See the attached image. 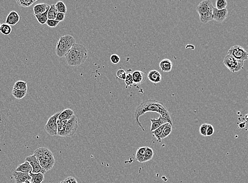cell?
Wrapping results in <instances>:
<instances>
[{
	"instance_id": "6da1fadb",
	"label": "cell",
	"mask_w": 248,
	"mask_h": 183,
	"mask_svg": "<svg viewBox=\"0 0 248 183\" xmlns=\"http://www.w3.org/2000/svg\"><path fill=\"white\" fill-rule=\"evenodd\" d=\"M148 112H157L160 114L163 118L167 121L168 122L173 126V121L170 116V113L163 102L153 99H147L141 102L137 107L134 112V117L137 124L141 128L143 131L145 129L140 122L139 118L141 116Z\"/></svg>"
},
{
	"instance_id": "7a4b0ae2",
	"label": "cell",
	"mask_w": 248,
	"mask_h": 183,
	"mask_svg": "<svg viewBox=\"0 0 248 183\" xmlns=\"http://www.w3.org/2000/svg\"><path fill=\"white\" fill-rule=\"evenodd\" d=\"M67 64L77 67L83 64L88 58V51L82 44L75 43L65 56Z\"/></svg>"
},
{
	"instance_id": "3957f363",
	"label": "cell",
	"mask_w": 248,
	"mask_h": 183,
	"mask_svg": "<svg viewBox=\"0 0 248 183\" xmlns=\"http://www.w3.org/2000/svg\"><path fill=\"white\" fill-rule=\"evenodd\" d=\"M213 5L209 0L203 1L196 7L199 15V19L203 23L206 24L213 20Z\"/></svg>"
},
{
	"instance_id": "277c9868",
	"label": "cell",
	"mask_w": 248,
	"mask_h": 183,
	"mask_svg": "<svg viewBox=\"0 0 248 183\" xmlns=\"http://www.w3.org/2000/svg\"><path fill=\"white\" fill-rule=\"evenodd\" d=\"M76 43V40L73 36L69 34L62 36L57 44L56 53L59 58L65 56L72 46Z\"/></svg>"
},
{
	"instance_id": "5b68a950",
	"label": "cell",
	"mask_w": 248,
	"mask_h": 183,
	"mask_svg": "<svg viewBox=\"0 0 248 183\" xmlns=\"http://www.w3.org/2000/svg\"><path fill=\"white\" fill-rule=\"evenodd\" d=\"M223 63L230 71L235 73L241 70L244 66V61L236 59L230 54H227L223 59Z\"/></svg>"
},
{
	"instance_id": "8992f818",
	"label": "cell",
	"mask_w": 248,
	"mask_h": 183,
	"mask_svg": "<svg viewBox=\"0 0 248 183\" xmlns=\"http://www.w3.org/2000/svg\"><path fill=\"white\" fill-rule=\"evenodd\" d=\"M60 112L55 113L54 115L50 117L47 122L44 128L46 132L50 136H57V121Z\"/></svg>"
},
{
	"instance_id": "52a82bcc",
	"label": "cell",
	"mask_w": 248,
	"mask_h": 183,
	"mask_svg": "<svg viewBox=\"0 0 248 183\" xmlns=\"http://www.w3.org/2000/svg\"><path fill=\"white\" fill-rule=\"evenodd\" d=\"M34 155L39 161H55L53 153L47 148H38L34 151Z\"/></svg>"
},
{
	"instance_id": "ba28073f",
	"label": "cell",
	"mask_w": 248,
	"mask_h": 183,
	"mask_svg": "<svg viewBox=\"0 0 248 183\" xmlns=\"http://www.w3.org/2000/svg\"><path fill=\"white\" fill-rule=\"evenodd\" d=\"M228 54L231 55L236 59L244 62L248 58V52L244 49V48L238 45L232 47L229 50Z\"/></svg>"
},
{
	"instance_id": "9c48e42d",
	"label": "cell",
	"mask_w": 248,
	"mask_h": 183,
	"mask_svg": "<svg viewBox=\"0 0 248 183\" xmlns=\"http://www.w3.org/2000/svg\"><path fill=\"white\" fill-rule=\"evenodd\" d=\"M78 126L77 118L76 116L74 115L70 119L67 121L64 137H70L74 135L77 130Z\"/></svg>"
},
{
	"instance_id": "30bf717a",
	"label": "cell",
	"mask_w": 248,
	"mask_h": 183,
	"mask_svg": "<svg viewBox=\"0 0 248 183\" xmlns=\"http://www.w3.org/2000/svg\"><path fill=\"white\" fill-rule=\"evenodd\" d=\"M26 161H27L30 163L31 166L33 168V171L31 173L34 174L36 173H41L43 174L47 173V171L41 167L39 161L37 159L36 156L34 154L31 156H28L26 158Z\"/></svg>"
},
{
	"instance_id": "8fae6325",
	"label": "cell",
	"mask_w": 248,
	"mask_h": 183,
	"mask_svg": "<svg viewBox=\"0 0 248 183\" xmlns=\"http://www.w3.org/2000/svg\"><path fill=\"white\" fill-rule=\"evenodd\" d=\"M228 11L226 9L219 10L215 7L213 9V20L218 22H223L228 16Z\"/></svg>"
},
{
	"instance_id": "7c38bea8",
	"label": "cell",
	"mask_w": 248,
	"mask_h": 183,
	"mask_svg": "<svg viewBox=\"0 0 248 183\" xmlns=\"http://www.w3.org/2000/svg\"><path fill=\"white\" fill-rule=\"evenodd\" d=\"M20 19V15L17 12L12 11L9 13L5 20L6 24L9 26H15L19 22Z\"/></svg>"
},
{
	"instance_id": "4fadbf2b",
	"label": "cell",
	"mask_w": 248,
	"mask_h": 183,
	"mask_svg": "<svg viewBox=\"0 0 248 183\" xmlns=\"http://www.w3.org/2000/svg\"><path fill=\"white\" fill-rule=\"evenodd\" d=\"M133 81L137 85H141L146 80L147 76L144 72L141 71H135L132 74Z\"/></svg>"
},
{
	"instance_id": "5bb4252c",
	"label": "cell",
	"mask_w": 248,
	"mask_h": 183,
	"mask_svg": "<svg viewBox=\"0 0 248 183\" xmlns=\"http://www.w3.org/2000/svg\"><path fill=\"white\" fill-rule=\"evenodd\" d=\"M12 176L15 180V183H24L26 181H30V176L27 173H21L18 171H14Z\"/></svg>"
},
{
	"instance_id": "9a60e30c",
	"label": "cell",
	"mask_w": 248,
	"mask_h": 183,
	"mask_svg": "<svg viewBox=\"0 0 248 183\" xmlns=\"http://www.w3.org/2000/svg\"><path fill=\"white\" fill-rule=\"evenodd\" d=\"M147 78L150 82L154 84H157L162 82V75L159 71L156 70L149 71L147 75Z\"/></svg>"
},
{
	"instance_id": "2e32d148",
	"label": "cell",
	"mask_w": 248,
	"mask_h": 183,
	"mask_svg": "<svg viewBox=\"0 0 248 183\" xmlns=\"http://www.w3.org/2000/svg\"><path fill=\"white\" fill-rule=\"evenodd\" d=\"M150 121L151 123V128H150L151 131H155L156 129L158 128L161 126L168 122L166 120L165 118H163V117H162L161 116H160L158 119H151Z\"/></svg>"
},
{
	"instance_id": "e0dca14e",
	"label": "cell",
	"mask_w": 248,
	"mask_h": 183,
	"mask_svg": "<svg viewBox=\"0 0 248 183\" xmlns=\"http://www.w3.org/2000/svg\"><path fill=\"white\" fill-rule=\"evenodd\" d=\"M49 8L50 5L46 3L37 4L34 5L33 8L34 15L45 13L49 9Z\"/></svg>"
},
{
	"instance_id": "ac0fdd59",
	"label": "cell",
	"mask_w": 248,
	"mask_h": 183,
	"mask_svg": "<svg viewBox=\"0 0 248 183\" xmlns=\"http://www.w3.org/2000/svg\"><path fill=\"white\" fill-rule=\"evenodd\" d=\"M159 67L163 72H169L172 70L173 63L170 60L165 59L160 62Z\"/></svg>"
},
{
	"instance_id": "d6986e66",
	"label": "cell",
	"mask_w": 248,
	"mask_h": 183,
	"mask_svg": "<svg viewBox=\"0 0 248 183\" xmlns=\"http://www.w3.org/2000/svg\"><path fill=\"white\" fill-rule=\"evenodd\" d=\"M32 171H33L32 167L30 164V163L27 161H25V162L23 164L19 165L15 170V171L21 172V173H27V174H30L31 173Z\"/></svg>"
},
{
	"instance_id": "ffe728a7",
	"label": "cell",
	"mask_w": 248,
	"mask_h": 183,
	"mask_svg": "<svg viewBox=\"0 0 248 183\" xmlns=\"http://www.w3.org/2000/svg\"><path fill=\"white\" fill-rule=\"evenodd\" d=\"M74 115H75V114L73 110L70 109H66L60 112L58 119L61 121H69Z\"/></svg>"
},
{
	"instance_id": "44dd1931",
	"label": "cell",
	"mask_w": 248,
	"mask_h": 183,
	"mask_svg": "<svg viewBox=\"0 0 248 183\" xmlns=\"http://www.w3.org/2000/svg\"><path fill=\"white\" fill-rule=\"evenodd\" d=\"M68 121H61L58 118L57 121V136L63 137L64 135L65 128L66 126L67 123Z\"/></svg>"
},
{
	"instance_id": "7402d4cb",
	"label": "cell",
	"mask_w": 248,
	"mask_h": 183,
	"mask_svg": "<svg viewBox=\"0 0 248 183\" xmlns=\"http://www.w3.org/2000/svg\"><path fill=\"white\" fill-rule=\"evenodd\" d=\"M30 176V181L31 183H42L44 180V174L43 173H39L34 174L30 173L29 174Z\"/></svg>"
},
{
	"instance_id": "603a6c76",
	"label": "cell",
	"mask_w": 248,
	"mask_h": 183,
	"mask_svg": "<svg viewBox=\"0 0 248 183\" xmlns=\"http://www.w3.org/2000/svg\"><path fill=\"white\" fill-rule=\"evenodd\" d=\"M146 150V147H141L139 148L136 151V159L139 163H142Z\"/></svg>"
},
{
	"instance_id": "cb8c5ba5",
	"label": "cell",
	"mask_w": 248,
	"mask_h": 183,
	"mask_svg": "<svg viewBox=\"0 0 248 183\" xmlns=\"http://www.w3.org/2000/svg\"><path fill=\"white\" fill-rule=\"evenodd\" d=\"M166 124H166H164V125H163L161 126L160 127H159L158 128L156 129L155 131H151V133L153 135V136L156 138L158 142H160L162 141L161 136H162L163 131L164 128H165V126L166 125Z\"/></svg>"
},
{
	"instance_id": "d4e9b609",
	"label": "cell",
	"mask_w": 248,
	"mask_h": 183,
	"mask_svg": "<svg viewBox=\"0 0 248 183\" xmlns=\"http://www.w3.org/2000/svg\"><path fill=\"white\" fill-rule=\"evenodd\" d=\"M57 13H58V12L56 9L55 5L51 4V5H50V8L48 12V20H55Z\"/></svg>"
},
{
	"instance_id": "484cf974",
	"label": "cell",
	"mask_w": 248,
	"mask_h": 183,
	"mask_svg": "<svg viewBox=\"0 0 248 183\" xmlns=\"http://www.w3.org/2000/svg\"><path fill=\"white\" fill-rule=\"evenodd\" d=\"M28 87L27 82L22 80H19L14 85L13 90H26L27 91Z\"/></svg>"
},
{
	"instance_id": "4316f807",
	"label": "cell",
	"mask_w": 248,
	"mask_h": 183,
	"mask_svg": "<svg viewBox=\"0 0 248 183\" xmlns=\"http://www.w3.org/2000/svg\"><path fill=\"white\" fill-rule=\"evenodd\" d=\"M27 91L26 90H12V95L15 99L21 100L26 96Z\"/></svg>"
},
{
	"instance_id": "83f0119b",
	"label": "cell",
	"mask_w": 248,
	"mask_h": 183,
	"mask_svg": "<svg viewBox=\"0 0 248 183\" xmlns=\"http://www.w3.org/2000/svg\"><path fill=\"white\" fill-rule=\"evenodd\" d=\"M39 162L41 167L47 172L51 170L55 164V161H39Z\"/></svg>"
},
{
	"instance_id": "f1b7e54d",
	"label": "cell",
	"mask_w": 248,
	"mask_h": 183,
	"mask_svg": "<svg viewBox=\"0 0 248 183\" xmlns=\"http://www.w3.org/2000/svg\"><path fill=\"white\" fill-rule=\"evenodd\" d=\"M12 27L6 23L2 24L0 27V32L4 36H9L12 32Z\"/></svg>"
},
{
	"instance_id": "f546056e",
	"label": "cell",
	"mask_w": 248,
	"mask_h": 183,
	"mask_svg": "<svg viewBox=\"0 0 248 183\" xmlns=\"http://www.w3.org/2000/svg\"><path fill=\"white\" fill-rule=\"evenodd\" d=\"M48 10H48L45 13H44L34 15L36 19L37 20L38 22H39V23L41 25L45 24L47 22V21L48 20L47 14Z\"/></svg>"
},
{
	"instance_id": "4dcf8cb0",
	"label": "cell",
	"mask_w": 248,
	"mask_h": 183,
	"mask_svg": "<svg viewBox=\"0 0 248 183\" xmlns=\"http://www.w3.org/2000/svg\"><path fill=\"white\" fill-rule=\"evenodd\" d=\"M37 0H16V2L20 7H28L37 2Z\"/></svg>"
},
{
	"instance_id": "1f68e13d",
	"label": "cell",
	"mask_w": 248,
	"mask_h": 183,
	"mask_svg": "<svg viewBox=\"0 0 248 183\" xmlns=\"http://www.w3.org/2000/svg\"><path fill=\"white\" fill-rule=\"evenodd\" d=\"M153 155H154V152H153L152 149L149 147H146V150L145 156H144L142 163H145V162L149 161L150 160H152V158L153 157Z\"/></svg>"
},
{
	"instance_id": "d6a6232c",
	"label": "cell",
	"mask_w": 248,
	"mask_h": 183,
	"mask_svg": "<svg viewBox=\"0 0 248 183\" xmlns=\"http://www.w3.org/2000/svg\"><path fill=\"white\" fill-rule=\"evenodd\" d=\"M172 126L169 123L167 122L166 125L165 126L163 129V132H162V136H161V139H163L167 137L169 135H170L172 131Z\"/></svg>"
},
{
	"instance_id": "836d02e7",
	"label": "cell",
	"mask_w": 248,
	"mask_h": 183,
	"mask_svg": "<svg viewBox=\"0 0 248 183\" xmlns=\"http://www.w3.org/2000/svg\"><path fill=\"white\" fill-rule=\"evenodd\" d=\"M55 5L56 9L58 13H63L66 14L67 12L66 5H65V3L63 1H58L57 2Z\"/></svg>"
},
{
	"instance_id": "e575fe53",
	"label": "cell",
	"mask_w": 248,
	"mask_h": 183,
	"mask_svg": "<svg viewBox=\"0 0 248 183\" xmlns=\"http://www.w3.org/2000/svg\"><path fill=\"white\" fill-rule=\"evenodd\" d=\"M228 2L226 0H217L216 1V7L219 10L226 9Z\"/></svg>"
},
{
	"instance_id": "d590c367",
	"label": "cell",
	"mask_w": 248,
	"mask_h": 183,
	"mask_svg": "<svg viewBox=\"0 0 248 183\" xmlns=\"http://www.w3.org/2000/svg\"><path fill=\"white\" fill-rule=\"evenodd\" d=\"M124 81H125V83H126V86H127V87H126L127 88V87H130V88L134 84L131 73H128L127 75L126 79H125Z\"/></svg>"
},
{
	"instance_id": "8d00e7d4",
	"label": "cell",
	"mask_w": 248,
	"mask_h": 183,
	"mask_svg": "<svg viewBox=\"0 0 248 183\" xmlns=\"http://www.w3.org/2000/svg\"><path fill=\"white\" fill-rule=\"evenodd\" d=\"M127 75V74L126 73V71L123 69H121L117 70V72H116L117 78L121 80H125Z\"/></svg>"
},
{
	"instance_id": "74e56055",
	"label": "cell",
	"mask_w": 248,
	"mask_h": 183,
	"mask_svg": "<svg viewBox=\"0 0 248 183\" xmlns=\"http://www.w3.org/2000/svg\"><path fill=\"white\" fill-rule=\"evenodd\" d=\"M59 23V22L57 21L56 20H48V19L46 24L49 27H55L58 26Z\"/></svg>"
},
{
	"instance_id": "f35d334b",
	"label": "cell",
	"mask_w": 248,
	"mask_h": 183,
	"mask_svg": "<svg viewBox=\"0 0 248 183\" xmlns=\"http://www.w3.org/2000/svg\"><path fill=\"white\" fill-rule=\"evenodd\" d=\"M208 124L204 123L199 128V132L201 135L204 137L206 136V131H207V128Z\"/></svg>"
},
{
	"instance_id": "ab89813d",
	"label": "cell",
	"mask_w": 248,
	"mask_h": 183,
	"mask_svg": "<svg viewBox=\"0 0 248 183\" xmlns=\"http://www.w3.org/2000/svg\"><path fill=\"white\" fill-rule=\"evenodd\" d=\"M110 60L113 64L116 65L120 61V57L117 54H112L110 57Z\"/></svg>"
},
{
	"instance_id": "60d3db41",
	"label": "cell",
	"mask_w": 248,
	"mask_h": 183,
	"mask_svg": "<svg viewBox=\"0 0 248 183\" xmlns=\"http://www.w3.org/2000/svg\"><path fill=\"white\" fill-rule=\"evenodd\" d=\"M214 133V127L211 125L208 124L207 128V131H206V136H212Z\"/></svg>"
},
{
	"instance_id": "b9f144b4",
	"label": "cell",
	"mask_w": 248,
	"mask_h": 183,
	"mask_svg": "<svg viewBox=\"0 0 248 183\" xmlns=\"http://www.w3.org/2000/svg\"><path fill=\"white\" fill-rule=\"evenodd\" d=\"M63 181L64 183H78L77 180H76V178L71 176L67 177Z\"/></svg>"
},
{
	"instance_id": "7bdbcfd3",
	"label": "cell",
	"mask_w": 248,
	"mask_h": 183,
	"mask_svg": "<svg viewBox=\"0 0 248 183\" xmlns=\"http://www.w3.org/2000/svg\"><path fill=\"white\" fill-rule=\"evenodd\" d=\"M65 19V14L63 13H58L57 14L56 17V20L59 22H61L64 20Z\"/></svg>"
},
{
	"instance_id": "ee69618b",
	"label": "cell",
	"mask_w": 248,
	"mask_h": 183,
	"mask_svg": "<svg viewBox=\"0 0 248 183\" xmlns=\"http://www.w3.org/2000/svg\"><path fill=\"white\" fill-rule=\"evenodd\" d=\"M24 183H31V182L30 181H26Z\"/></svg>"
},
{
	"instance_id": "f6af8a7d",
	"label": "cell",
	"mask_w": 248,
	"mask_h": 183,
	"mask_svg": "<svg viewBox=\"0 0 248 183\" xmlns=\"http://www.w3.org/2000/svg\"><path fill=\"white\" fill-rule=\"evenodd\" d=\"M64 183L63 181H60V182H59V183Z\"/></svg>"
},
{
	"instance_id": "bcb514c9",
	"label": "cell",
	"mask_w": 248,
	"mask_h": 183,
	"mask_svg": "<svg viewBox=\"0 0 248 183\" xmlns=\"http://www.w3.org/2000/svg\"><path fill=\"white\" fill-rule=\"evenodd\" d=\"M1 23H0V27H1Z\"/></svg>"
}]
</instances>
